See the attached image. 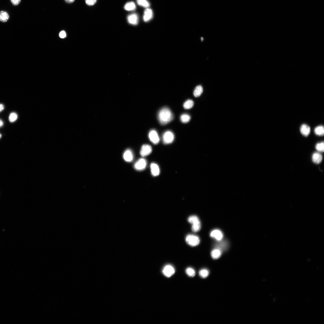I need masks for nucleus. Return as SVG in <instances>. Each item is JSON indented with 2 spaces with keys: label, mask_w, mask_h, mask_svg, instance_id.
<instances>
[{
  "label": "nucleus",
  "mask_w": 324,
  "mask_h": 324,
  "mask_svg": "<svg viewBox=\"0 0 324 324\" xmlns=\"http://www.w3.org/2000/svg\"><path fill=\"white\" fill-rule=\"evenodd\" d=\"M173 118L174 115L172 112L167 107H165L161 108L159 112L158 120L162 125L167 124Z\"/></svg>",
  "instance_id": "f257e3e1"
},
{
  "label": "nucleus",
  "mask_w": 324,
  "mask_h": 324,
  "mask_svg": "<svg viewBox=\"0 0 324 324\" xmlns=\"http://www.w3.org/2000/svg\"><path fill=\"white\" fill-rule=\"evenodd\" d=\"M188 222L192 224V229L193 232H196L200 231L201 228V224L198 217L195 215L189 216L188 219Z\"/></svg>",
  "instance_id": "f03ea898"
},
{
  "label": "nucleus",
  "mask_w": 324,
  "mask_h": 324,
  "mask_svg": "<svg viewBox=\"0 0 324 324\" xmlns=\"http://www.w3.org/2000/svg\"><path fill=\"white\" fill-rule=\"evenodd\" d=\"M186 241L188 245L193 247L198 245L200 241V238L198 236L191 234L188 235L186 236Z\"/></svg>",
  "instance_id": "7ed1b4c3"
},
{
  "label": "nucleus",
  "mask_w": 324,
  "mask_h": 324,
  "mask_svg": "<svg viewBox=\"0 0 324 324\" xmlns=\"http://www.w3.org/2000/svg\"><path fill=\"white\" fill-rule=\"evenodd\" d=\"M175 139L174 133L170 131H165L163 136V141L165 144H169L171 143Z\"/></svg>",
  "instance_id": "20e7f679"
},
{
  "label": "nucleus",
  "mask_w": 324,
  "mask_h": 324,
  "mask_svg": "<svg viewBox=\"0 0 324 324\" xmlns=\"http://www.w3.org/2000/svg\"><path fill=\"white\" fill-rule=\"evenodd\" d=\"M210 236L218 242L222 240L224 236L223 232L218 229H214L210 233Z\"/></svg>",
  "instance_id": "39448f33"
},
{
  "label": "nucleus",
  "mask_w": 324,
  "mask_h": 324,
  "mask_svg": "<svg viewBox=\"0 0 324 324\" xmlns=\"http://www.w3.org/2000/svg\"><path fill=\"white\" fill-rule=\"evenodd\" d=\"M149 138L150 141L155 145L158 144L160 141V138L156 131L151 130L149 133Z\"/></svg>",
  "instance_id": "423d86ee"
},
{
  "label": "nucleus",
  "mask_w": 324,
  "mask_h": 324,
  "mask_svg": "<svg viewBox=\"0 0 324 324\" xmlns=\"http://www.w3.org/2000/svg\"><path fill=\"white\" fill-rule=\"evenodd\" d=\"M147 164L146 160L144 158H141L136 162L134 165V168L137 170H143L145 169Z\"/></svg>",
  "instance_id": "0eeeda50"
},
{
  "label": "nucleus",
  "mask_w": 324,
  "mask_h": 324,
  "mask_svg": "<svg viewBox=\"0 0 324 324\" xmlns=\"http://www.w3.org/2000/svg\"><path fill=\"white\" fill-rule=\"evenodd\" d=\"M163 272L164 275L168 277H170L175 273V270L173 266L170 265H166L163 268Z\"/></svg>",
  "instance_id": "6e6552de"
},
{
  "label": "nucleus",
  "mask_w": 324,
  "mask_h": 324,
  "mask_svg": "<svg viewBox=\"0 0 324 324\" xmlns=\"http://www.w3.org/2000/svg\"><path fill=\"white\" fill-rule=\"evenodd\" d=\"M152 151V148L151 146L148 145H143L141 148L140 154L143 157H145L150 154Z\"/></svg>",
  "instance_id": "1a4fd4ad"
},
{
  "label": "nucleus",
  "mask_w": 324,
  "mask_h": 324,
  "mask_svg": "<svg viewBox=\"0 0 324 324\" xmlns=\"http://www.w3.org/2000/svg\"><path fill=\"white\" fill-rule=\"evenodd\" d=\"M151 173L152 176L156 177L159 175L160 170L158 165L154 163H152L150 165Z\"/></svg>",
  "instance_id": "9d476101"
},
{
  "label": "nucleus",
  "mask_w": 324,
  "mask_h": 324,
  "mask_svg": "<svg viewBox=\"0 0 324 324\" xmlns=\"http://www.w3.org/2000/svg\"><path fill=\"white\" fill-rule=\"evenodd\" d=\"M153 16V13L152 9L147 8L144 12L143 20L145 22L150 21Z\"/></svg>",
  "instance_id": "9b49d317"
},
{
  "label": "nucleus",
  "mask_w": 324,
  "mask_h": 324,
  "mask_svg": "<svg viewBox=\"0 0 324 324\" xmlns=\"http://www.w3.org/2000/svg\"><path fill=\"white\" fill-rule=\"evenodd\" d=\"M123 158L127 162H131L134 158V156L132 151L129 149L126 150L123 154Z\"/></svg>",
  "instance_id": "f8f14e48"
},
{
  "label": "nucleus",
  "mask_w": 324,
  "mask_h": 324,
  "mask_svg": "<svg viewBox=\"0 0 324 324\" xmlns=\"http://www.w3.org/2000/svg\"><path fill=\"white\" fill-rule=\"evenodd\" d=\"M222 251L218 248L215 247L211 251V255L212 258L214 259H217L221 257Z\"/></svg>",
  "instance_id": "ddd939ff"
},
{
  "label": "nucleus",
  "mask_w": 324,
  "mask_h": 324,
  "mask_svg": "<svg viewBox=\"0 0 324 324\" xmlns=\"http://www.w3.org/2000/svg\"><path fill=\"white\" fill-rule=\"evenodd\" d=\"M128 22L133 25H136L138 22V17L136 14H133L129 15L127 17Z\"/></svg>",
  "instance_id": "4468645a"
},
{
  "label": "nucleus",
  "mask_w": 324,
  "mask_h": 324,
  "mask_svg": "<svg viewBox=\"0 0 324 324\" xmlns=\"http://www.w3.org/2000/svg\"><path fill=\"white\" fill-rule=\"evenodd\" d=\"M310 130V127L305 124L302 125L300 128V131L301 134L305 136H307L309 134Z\"/></svg>",
  "instance_id": "2eb2a0df"
},
{
  "label": "nucleus",
  "mask_w": 324,
  "mask_h": 324,
  "mask_svg": "<svg viewBox=\"0 0 324 324\" xmlns=\"http://www.w3.org/2000/svg\"><path fill=\"white\" fill-rule=\"evenodd\" d=\"M218 241L219 243L216 245L215 247L218 248L223 251L227 249L228 247V242L227 241Z\"/></svg>",
  "instance_id": "dca6fc26"
},
{
  "label": "nucleus",
  "mask_w": 324,
  "mask_h": 324,
  "mask_svg": "<svg viewBox=\"0 0 324 324\" xmlns=\"http://www.w3.org/2000/svg\"><path fill=\"white\" fill-rule=\"evenodd\" d=\"M322 155L318 152L314 153L312 156V160L314 163L316 164L320 163L322 160Z\"/></svg>",
  "instance_id": "f3484780"
},
{
  "label": "nucleus",
  "mask_w": 324,
  "mask_h": 324,
  "mask_svg": "<svg viewBox=\"0 0 324 324\" xmlns=\"http://www.w3.org/2000/svg\"><path fill=\"white\" fill-rule=\"evenodd\" d=\"M203 91V88L202 86L201 85L198 86L194 90L193 92L194 96L196 97H199L202 93Z\"/></svg>",
  "instance_id": "a211bd4d"
},
{
  "label": "nucleus",
  "mask_w": 324,
  "mask_h": 324,
  "mask_svg": "<svg viewBox=\"0 0 324 324\" xmlns=\"http://www.w3.org/2000/svg\"><path fill=\"white\" fill-rule=\"evenodd\" d=\"M9 15L6 12L3 11L0 12V21L6 22L9 19Z\"/></svg>",
  "instance_id": "6ab92c4d"
},
{
  "label": "nucleus",
  "mask_w": 324,
  "mask_h": 324,
  "mask_svg": "<svg viewBox=\"0 0 324 324\" xmlns=\"http://www.w3.org/2000/svg\"><path fill=\"white\" fill-rule=\"evenodd\" d=\"M124 8L127 11H132L135 10L136 6L135 4L133 2L127 3L125 6Z\"/></svg>",
  "instance_id": "aec40b11"
},
{
  "label": "nucleus",
  "mask_w": 324,
  "mask_h": 324,
  "mask_svg": "<svg viewBox=\"0 0 324 324\" xmlns=\"http://www.w3.org/2000/svg\"><path fill=\"white\" fill-rule=\"evenodd\" d=\"M194 106V102L191 99L186 101L184 103L183 106L186 109H189L192 108Z\"/></svg>",
  "instance_id": "412c9836"
},
{
  "label": "nucleus",
  "mask_w": 324,
  "mask_h": 324,
  "mask_svg": "<svg viewBox=\"0 0 324 324\" xmlns=\"http://www.w3.org/2000/svg\"><path fill=\"white\" fill-rule=\"evenodd\" d=\"M191 117L188 114L184 113L182 114L180 117V120L183 123L188 122L191 120Z\"/></svg>",
  "instance_id": "4be33fe9"
},
{
  "label": "nucleus",
  "mask_w": 324,
  "mask_h": 324,
  "mask_svg": "<svg viewBox=\"0 0 324 324\" xmlns=\"http://www.w3.org/2000/svg\"><path fill=\"white\" fill-rule=\"evenodd\" d=\"M315 134L319 136H322L324 135V129L323 126H320L316 127L314 129Z\"/></svg>",
  "instance_id": "5701e85b"
},
{
  "label": "nucleus",
  "mask_w": 324,
  "mask_h": 324,
  "mask_svg": "<svg viewBox=\"0 0 324 324\" xmlns=\"http://www.w3.org/2000/svg\"><path fill=\"white\" fill-rule=\"evenodd\" d=\"M137 1L138 5L143 7L147 8L150 6V4L147 0H137Z\"/></svg>",
  "instance_id": "b1692460"
},
{
  "label": "nucleus",
  "mask_w": 324,
  "mask_h": 324,
  "mask_svg": "<svg viewBox=\"0 0 324 324\" xmlns=\"http://www.w3.org/2000/svg\"><path fill=\"white\" fill-rule=\"evenodd\" d=\"M209 274V272L206 269H203L200 270L199 272V275L200 277L204 279L207 277Z\"/></svg>",
  "instance_id": "393cba45"
},
{
  "label": "nucleus",
  "mask_w": 324,
  "mask_h": 324,
  "mask_svg": "<svg viewBox=\"0 0 324 324\" xmlns=\"http://www.w3.org/2000/svg\"><path fill=\"white\" fill-rule=\"evenodd\" d=\"M186 272L187 274L190 277H193L195 275V271L192 268H188L186 270Z\"/></svg>",
  "instance_id": "a878e982"
},
{
  "label": "nucleus",
  "mask_w": 324,
  "mask_h": 324,
  "mask_svg": "<svg viewBox=\"0 0 324 324\" xmlns=\"http://www.w3.org/2000/svg\"><path fill=\"white\" fill-rule=\"evenodd\" d=\"M17 118V115L15 113H12L10 114L9 118V121L13 122L15 121Z\"/></svg>",
  "instance_id": "bb28decb"
},
{
  "label": "nucleus",
  "mask_w": 324,
  "mask_h": 324,
  "mask_svg": "<svg viewBox=\"0 0 324 324\" xmlns=\"http://www.w3.org/2000/svg\"><path fill=\"white\" fill-rule=\"evenodd\" d=\"M316 149L319 152H323L324 149V144L323 142L318 143L316 144Z\"/></svg>",
  "instance_id": "cd10ccee"
},
{
  "label": "nucleus",
  "mask_w": 324,
  "mask_h": 324,
  "mask_svg": "<svg viewBox=\"0 0 324 324\" xmlns=\"http://www.w3.org/2000/svg\"><path fill=\"white\" fill-rule=\"evenodd\" d=\"M97 0H85L86 4L89 6L94 5L97 2Z\"/></svg>",
  "instance_id": "c85d7f7f"
},
{
  "label": "nucleus",
  "mask_w": 324,
  "mask_h": 324,
  "mask_svg": "<svg viewBox=\"0 0 324 324\" xmlns=\"http://www.w3.org/2000/svg\"><path fill=\"white\" fill-rule=\"evenodd\" d=\"M21 0H11L12 3L14 5L17 6L19 4Z\"/></svg>",
  "instance_id": "c756f323"
},
{
  "label": "nucleus",
  "mask_w": 324,
  "mask_h": 324,
  "mask_svg": "<svg viewBox=\"0 0 324 324\" xmlns=\"http://www.w3.org/2000/svg\"><path fill=\"white\" fill-rule=\"evenodd\" d=\"M60 37L61 38H64L66 36V33L65 31H61L59 34Z\"/></svg>",
  "instance_id": "7c9ffc66"
},
{
  "label": "nucleus",
  "mask_w": 324,
  "mask_h": 324,
  "mask_svg": "<svg viewBox=\"0 0 324 324\" xmlns=\"http://www.w3.org/2000/svg\"><path fill=\"white\" fill-rule=\"evenodd\" d=\"M4 107L3 104H0V112H1L4 109Z\"/></svg>",
  "instance_id": "2f4dec72"
},
{
  "label": "nucleus",
  "mask_w": 324,
  "mask_h": 324,
  "mask_svg": "<svg viewBox=\"0 0 324 324\" xmlns=\"http://www.w3.org/2000/svg\"><path fill=\"white\" fill-rule=\"evenodd\" d=\"M65 1L68 3H72L74 2L75 0H65Z\"/></svg>",
  "instance_id": "473e14b6"
},
{
  "label": "nucleus",
  "mask_w": 324,
  "mask_h": 324,
  "mask_svg": "<svg viewBox=\"0 0 324 324\" xmlns=\"http://www.w3.org/2000/svg\"><path fill=\"white\" fill-rule=\"evenodd\" d=\"M3 125V122L0 119V127H2Z\"/></svg>",
  "instance_id": "72a5a7b5"
},
{
  "label": "nucleus",
  "mask_w": 324,
  "mask_h": 324,
  "mask_svg": "<svg viewBox=\"0 0 324 324\" xmlns=\"http://www.w3.org/2000/svg\"><path fill=\"white\" fill-rule=\"evenodd\" d=\"M1 137H2V136H1V134H0V139L1 138Z\"/></svg>",
  "instance_id": "f704fd0d"
},
{
  "label": "nucleus",
  "mask_w": 324,
  "mask_h": 324,
  "mask_svg": "<svg viewBox=\"0 0 324 324\" xmlns=\"http://www.w3.org/2000/svg\"><path fill=\"white\" fill-rule=\"evenodd\" d=\"M201 40H202V41H203V40H204V39H203V38H201Z\"/></svg>",
  "instance_id": "c9c22d12"
}]
</instances>
